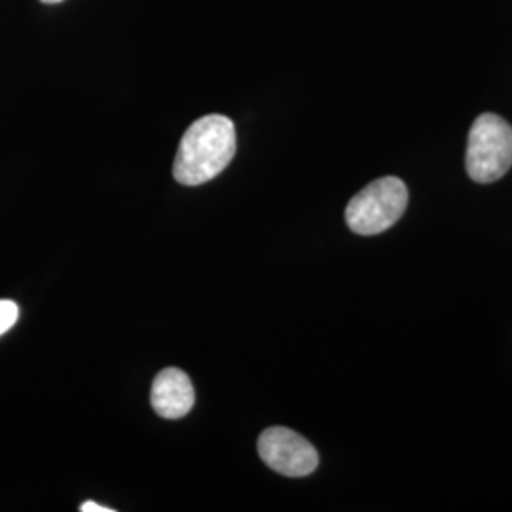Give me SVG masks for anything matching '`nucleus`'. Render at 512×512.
<instances>
[{"label": "nucleus", "mask_w": 512, "mask_h": 512, "mask_svg": "<svg viewBox=\"0 0 512 512\" xmlns=\"http://www.w3.org/2000/svg\"><path fill=\"white\" fill-rule=\"evenodd\" d=\"M236 148V126L228 116H203L186 129L181 139L173 177L184 186L209 183L234 160Z\"/></svg>", "instance_id": "f257e3e1"}, {"label": "nucleus", "mask_w": 512, "mask_h": 512, "mask_svg": "<svg viewBox=\"0 0 512 512\" xmlns=\"http://www.w3.org/2000/svg\"><path fill=\"white\" fill-rule=\"evenodd\" d=\"M465 165L475 183L499 181L512 167L511 124L492 112L480 114L469 133Z\"/></svg>", "instance_id": "f03ea898"}, {"label": "nucleus", "mask_w": 512, "mask_h": 512, "mask_svg": "<svg viewBox=\"0 0 512 512\" xmlns=\"http://www.w3.org/2000/svg\"><path fill=\"white\" fill-rule=\"evenodd\" d=\"M408 205V188L399 177H382L365 186L346 207L349 230L378 236L397 224Z\"/></svg>", "instance_id": "7ed1b4c3"}, {"label": "nucleus", "mask_w": 512, "mask_h": 512, "mask_svg": "<svg viewBox=\"0 0 512 512\" xmlns=\"http://www.w3.org/2000/svg\"><path fill=\"white\" fill-rule=\"evenodd\" d=\"M260 459L279 475L308 476L319 465V454L310 440L287 427H270L258 439Z\"/></svg>", "instance_id": "20e7f679"}, {"label": "nucleus", "mask_w": 512, "mask_h": 512, "mask_svg": "<svg viewBox=\"0 0 512 512\" xmlns=\"http://www.w3.org/2000/svg\"><path fill=\"white\" fill-rule=\"evenodd\" d=\"M150 403L154 412L165 420H181L196 403L194 385L181 368H165L152 384Z\"/></svg>", "instance_id": "39448f33"}, {"label": "nucleus", "mask_w": 512, "mask_h": 512, "mask_svg": "<svg viewBox=\"0 0 512 512\" xmlns=\"http://www.w3.org/2000/svg\"><path fill=\"white\" fill-rule=\"evenodd\" d=\"M19 319V308L12 300H0V336L12 329Z\"/></svg>", "instance_id": "423d86ee"}, {"label": "nucleus", "mask_w": 512, "mask_h": 512, "mask_svg": "<svg viewBox=\"0 0 512 512\" xmlns=\"http://www.w3.org/2000/svg\"><path fill=\"white\" fill-rule=\"evenodd\" d=\"M80 511L82 512H112L109 507H101L99 503H93V501H86L80 505Z\"/></svg>", "instance_id": "0eeeda50"}, {"label": "nucleus", "mask_w": 512, "mask_h": 512, "mask_svg": "<svg viewBox=\"0 0 512 512\" xmlns=\"http://www.w3.org/2000/svg\"><path fill=\"white\" fill-rule=\"evenodd\" d=\"M40 2H44V4H59V2H63V0H40Z\"/></svg>", "instance_id": "6e6552de"}]
</instances>
